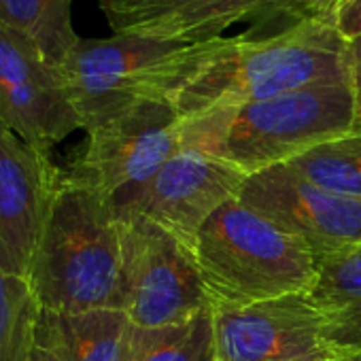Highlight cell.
Segmentation results:
<instances>
[{
  "label": "cell",
  "instance_id": "obj_1",
  "mask_svg": "<svg viewBox=\"0 0 361 361\" xmlns=\"http://www.w3.org/2000/svg\"><path fill=\"white\" fill-rule=\"evenodd\" d=\"M323 83H350L348 41L334 24L304 18L268 39L188 45L168 73L164 98L178 117H192Z\"/></svg>",
  "mask_w": 361,
  "mask_h": 361
},
{
  "label": "cell",
  "instance_id": "obj_2",
  "mask_svg": "<svg viewBox=\"0 0 361 361\" xmlns=\"http://www.w3.org/2000/svg\"><path fill=\"white\" fill-rule=\"evenodd\" d=\"M359 132L350 83H323L243 106L180 117V147L213 153L247 176Z\"/></svg>",
  "mask_w": 361,
  "mask_h": 361
},
{
  "label": "cell",
  "instance_id": "obj_3",
  "mask_svg": "<svg viewBox=\"0 0 361 361\" xmlns=\"http://www.w3.org/2000/svg\"><path fill=\"white\" fill-rule=\"evenodd\" d=\"M121 266L113 204L64 174L26 274L41 308L54 314L121 308Z\"/></svg>",
  "mask_w": 361,
  "mask_h": 361
},
{
  "label": "cell",
  "instance_id": "obj_4",
  "mask_svg": "<svg viewBox=\"0 0 361 361\" xmlns=\"http://www.w3.org/2000/svg\"><path fill=\"white\" fill-rule=\"evenodd\" d=\"M192 253L211 302L255 304L308 293L317 281L312 251L238 198L200 228Z\"/></svg>",
  "mask_w": 361,
  "mask_h": 361
},
{
  "label": "cell",
  "instance_id": "obj_5",
  "mask_svg": "<svg viewBox=\"0 0 361 361\" xmlns=\"http://www.w3.org/2000/svg\"><path fill=\"white\" fill-rule=\"evenodd\" d=\"M85 132V147L64 174L104 196L117 215L180 149V117L164 98L140 100Z\"/></svg>",
  "mask_w": 361,
  "mask_h": 361
},
{
  "label": "cell",
  "instance_id": "obj_6",
  "mask_svg": "<svg viewBox=\"0 0 361 361\" xmlns=\"http://www.w3.org/2000/svg\"><path fill=\"white\" fill-rule=\"evenodd\" d=\"M188 45L192 43L134 35L79 39L60 64V73L81 130H90L140 100L164 98L168 73Z\"/></svg>",
  "mask_w": 361,
  "mask_h": 361
},
{
  "label": "cell",
  "instance_id": "obj_7",
  "mask_svg": "<svg viewBox=\"0 0 361 361\" xmlns=\"http://www.w3.org/2000/svg\"><path fill=\"white\" fill-rule=\"evenodd\" d=\"M121 310L132 325L183 323L213 302L192 247L145 215H121Z\"/></svg>",
  "mask_w": 361,
  "mask_h": 361
},
{
  "label": "cell",
  "instance_id": "obj_8",
  "mask_svg": "<svg viewBox=\"0 0 361 361\" xmlns=\"http://www.w3.org/2000/svg\"><path fill=\"white\" fill-rule=\"evenodd\" d=\"M217 361H342L308 293L255 304L213 302Z\"/></svg>",
  "mask_w": 361,
  "mask_h": 361
},
{
  "label": "cell",
  "instance_id": "obj_9",
  "mask_svg": "<svg viewBox=\"0 0 361 361\" xmlns=\"http://www.w3.org/2000/svg\"><path fill=\"white\" fill-rule=\"evenodd\" d=\"M238 200L300 238L317 259L361 247V200L321 190L285 164L249 174Z\"/></svg>",
  "mask_w": 361,
  "mask_h": 361
},
{
  "label": "cell",
  "instance_id": "obj_10",
  "mask_svg": "<svg viewBox=\"0 0 361 361\" xmlns=\"http://www.w3.org/2000/svg\"><path fill=\"white\" fill-rule=\"evenodd\" d=\"M0 121L49 151L81 130L60 66L26 35L0 26Z\"/></svg>",
  "mask_w": 361,
  "mask_h": 361
},
{
  "label": "cell",
  "instance_id": "obj_11",
  "mask_svg": "<svg viewBox=\"0 0 361 361\" xmlns=\"http://www.w3.org/2000/svg\"><path fill=\"white\" fill-rule=\"evenodd\" d=\"M245 178L240 168L213 153L180 147L117 217L145 215L192 247L200 228L238 198Z\"/></svg>",
  "mask_w": 361,
  "mask_h": 361
},
{
  "label": "cell",
  "instance_id": "obj_12",
  "mask_svg": "<svg viewBox=\"0 0 361 361\" xmlns=\"http://www.w3.org/2000/svg\"><path fill=\"white\" fill-rule=\"evenodd\" d=\"M64 172L0 121V268L26 279Z\"/></svg>",
  "mask_w": 361,
  "mask_h": 361
},
{
  "label": "cell",
  "instance_id": "obj_13",
  "mask_svg": "<svg viewBox=\"0 0 361 361\" xmlns=\"http://www.w3.org/2000/svg\"><path fill=\"white\" fill-rule=\"evenodd\" d=\"M113 35L202 43L247 20L291 16V0H100ZM295 22V20H293Z\"/></svg>",
  "mask_w": 361,
  "mask_h": 361
},
{
  "label": "cell",
  "instance_id": "obj_14",
  "mask_svg": "<svg viewBox=\"0 0 361 361\" xmlns=\"http://www.w3.org/2000/svg\"><path fill=\"white\" fill-rule=\"evenodd\" d=\"M317 306L329 344L346 359L361 353V247L319 259L314 287Z\"/></svg>",
  "mask_w": 361,
  "mask_h": 361
},
{
  "label": "cell",
  "instance_id": "obj_15",
  "mask_svg": "<svg viewBox=\"0 0 361 361\" xmlns=\"http://www.w3.org/2000/svg\"><path fill=\"white\" fill-rule=\"evenodd\" d=\"M123 361H217L213 304L183 323L130 325Z\"/></svg>",
  "mask_w": 361,
  "mask_h": 361
},
{
  "label": "cell",
  "instance_id": "obj_16",
  "mask_svg": "<svg viewBox=\"0 0 361 361\" xmlns=\"http://www.w3.org/2000/svg\"><path fill=\"white\" fill-rule=\"evenodd\" d=\"M71 9L73 0H0V26L32 39L60 66L81 39L73 28Z\"/></svg>",
  "mask_w": 361,
  "mask_h": 361
},
{
  "label": "cell",
  "instance_id": "obj_17",
  "mask_svg": "<svg viewBox=\"0 0 361 361\" xmlns=\"http://www.w3.org/2000/svg\"><path fill=\"white\" fill-rule=\"evenodd\" d=\"M68 361H123L130 319L121 308L56 314Z\"/></svg>",
  "mask_w": 361,
  "mask_h": 361
},
{
  "label": "cell",
  "instance_id": "obj_18",
  "mask_svg": "<svg viewBox=\"0 0 361 361\" xmlns=\"http://www.w3.org/2000/svg\"><path fill=\"white\" fill-rule=\"evenodd\" d=\"M285 166L321 190L361 200V130L323 142Z\"/></svg>",
  "mask_w": 361,
  "mask_h": 361
},
{
  "label": "cell",
  "instance_id": "obj_19",
  "mask_svg": "<svg viewBox=\"0 0 361 361\" xmlns=\"http://www.w3.org/2000/svg\"><path fill=\"white\" fill-rule=\"evenodd\" d=\"M41 310L30 283L0 268V361L28 359Z\"/></svg>",
  "mask_w": 361,
  "mask_h": 361
},
{
  "label": "cell",
  "instance_id": "obj_20",
  "mask_svg": "<svg viewBox=\"0 0 361 361\" xmlns=\"http://www.w3.org/2000/svg\"><path fill=\"white\" fill-rule=\"evenodd\" d=\"M26 361H68L60 325L54 312L41 310L35 331V342Z\"/></svg>",
  "mask_w": 361,
  "mask_h": 361
},
{
  "label": "cell",
  "instance_id": "obj_21",
  "mask_svg": "<svg viewBox=\"0 0 361 361\" xmlns=\"http://www.w3.org/2000/svg\"><path fill=\"white\" fill-rule=\"evenodd\" d=\"M346 3V0H291L293 20H321L334 24V18L338 9Z\"/></svg>",
  "mask_w": 361,
  "mask_h": 361
},
{
  "label": "cell",
  "instance_id": "obj_22",
  "mask_svg": "<svg viewBox=\"0 0 361 361\" xmlns=\"http://www.w3.org/2000/svg\"><path fill=\"white\" fill-rule=\"evenodd\" d=\"M334 26L346 41L359 37L361 35V0H346L334 18Z\"/></svg>",
  "mask_w": 361,
  "mask_h": 361
},
{
  "label": "cell",
  "instance_id": "obj_23",
  "mask_svg": "<svg viewBox=\"0 0 361 361\" xmlns=\"http://www.w3.org/2000/svg\"><path fill=\"white\" fill-rule=\"evenodd\" d=\"M348 66H350V85L357 106V128L361 130V35L348 41Z\"/></svg>",
  "mask_w": 361,
  "mask_h": 361
},
{
  "label": "cell",
  "instance_id": "obj_24",
  "mask_svg": "<svg viewBox=\"0 0 361 361\" xmlns=\"http://www.w3.org/2000/svg\"><path fill=\"white\" fill-rule=\"evenodd\" d=\"M342 361H361V353H359V355H353V357H346V359H342Z\"/></svg>",
  "mask_w": 361,
  "mask_h": 361
}]
</instances>
